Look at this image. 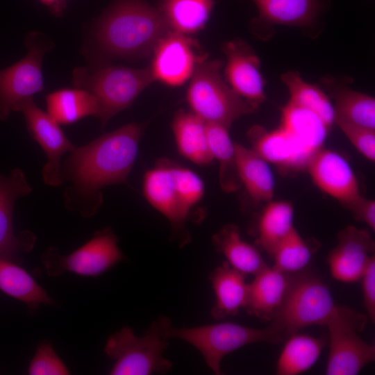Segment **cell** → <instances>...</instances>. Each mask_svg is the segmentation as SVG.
<instances>
[{
	"instance_id": "6",
	"label": "cell",
	"mask_w": 375,
	"mask_h": 375,
	"mask_svg": "<svg viewBox=\"0 0 375 375\" xmlns=\"http://www.w3.org/2000/svg\"><path fill=\"white\" fill-rule=\"evenodd\" d=\"M219 60L204 59L196 67L187 90L191 112L206 123L230 128L242 116L256 110L237 94L223 79Z\"/></svg>"
},
{
	"instance_id": "28",
	"label": "cell",
	"mask_w": 375,
	"mask_h": 375,
	"mask_svg": "<svg viewBox=\"0 0 375 375\" xmlns=\"http://www.w3.org/2000/svg\"><path fill=\"white\" fill-rule=\"evenodd\" d=\"M0 290L24 302L31 310H36L42 303H52L45 290L25 269L2 256H0Z\"/></svg>"
},
{
	"instance_id": "22",
	"label": "cell",
	"mask_w": 375,
	"mask_h": 375,
	"mask_svg": "<svg viewBox=\"0 0 375 375\" xmlns=\"http://www.w3.org/2000/svg\"><path fill=\"white\" fill-rule=\"evenodd\" d=\"M172 131L178 152L198 165L210 164L214 160L210 153L206 122L192 112L179 110L175 115Z\"/></svg>"
},
{
	"instance_id": "5",
	"label": "cell",
	"mask_w": 375,
	"mask_h": 375,
	"mask_svg": "<svg viewBox=\"0 0 375 375\" xmlns=\"http://www.w3.org/2000/svg\"><path fill=\"white\" fill-rule=\"evenodd\" d=\"M153 81H156L150 66H106L97 69L79 67L74 69L72 78L74 87L88 90L97 99V117L102 126L117 113L129 108Z\"/></svg>"
},
{
	"instance_id": "24",
	"label": "cell",
	"mask_w": 375,
	"mask_h": 375,
	"mask_svg": "<svg viewBox=\"0 0 375 375\" xmlns=\"http://www.w3.org/2000/svg\"><path fill=\"white\" fill-rule=\"evenodd\" d=\"M212 242L232 267L246 275L255 276L268 267L258 249L242 238L234 224L223 226L212 236Z\"/></svg>"
},
{
	"instance_id": "8",
	"label": "cell",
	"mask_w": 375,
	"mask_h": 375,
	"mask_svg": "<svg viewBox=\"0 0 375 375\" xmlns=\"http://www.w3.org/2000/svg\"><path fill=\"white\" fill-rule=\"evenodd\" d=\"M335 304L326 284L316 274L301 272L287 300L272 323L286 334L310 325H324Z\"/></svg>"
},
{
	"instance_id": "19",
	"label": "cell",
	"mask_w": 375,
	"mask_h": 375,
	"mask_svg": "<svg viewBox=\"0 0 375 375\" xmlns=\"http://www.w3.org/2000/svg\"><path fill=\"white\" fill-rule=\"evenodd\" d=\"M306 170L318 188L344 205L360 195L351 167L344 158L332 150H318Z\"/></svg>"
},
{
	"instance_id": "11",
	"label": "cell",
	"mask_w": 375,
	"mask_h": 375,
	"mask_svg": "<svg viewBox=\"0 0 375 375\" xmlns=\"http://www.w3.org/2000/svg\"><path fill=\"white\" fill-rule=\"evenodd\" d=\"M150 66L155 81L179 86L192 76L197 65L206 58L197 41L170 30L158 42Z\"/></svg>"
},
{
	"instance_id": "37",
	"label": "cell",
	"mask_w": 375,
	"mask_h": 375,
	"mask_svg": "<svg viewBox=\"0 0 375 375\" xmlns=\"http://www.w3.org/2000/svg\"><path fill=\"white\" fill-rule=\"evenodd\" d=\"M335 122L354 147L366 158L375 160V129H372L340 119Z\"/></svg>"
},
{
	"instance_id": "3",
	"label": "cell",
	"mask_w": 375,
	"mask_h": 375,
	"mask_svg": "<svg viewBox=\"0 0 375 375\" xmlns=\"http://www.w3.org/2000/svg\"><path fill=\"white\" fill-rule=\"evenodd\" d=\"M166 336L168 340L179 339L195 347L216 375L222 374V360L230 353L253 343L279 344L288 338L281 328L272 322L264 328L232 322L183 328H176L171 324L167 328Z\"/></svg>"
},
{
	"instance_id": "33",
	"label": "cell",
	"mask_w": 375,
	"mask_h": 375,
	"mask_svg": "<svg viewBox=\"0 0 375 375\" xmlns=\"http://www.w3.org/2000/svg\"><path fill=\"white\" fill-rule=\"evenodd\" d=\"M210 153L219 164V182L226 192L235 191L240 183L236 169L235 143L231 140L228 128L215 123H206Z\"/></svg>"
},
{
	"instance_id": "21",
	"label": "cell",
	"mask_w": 375,
	"mask_h": 375,
	"mask_svg": "<svg viewBox=\"0 0 375 375\" xmlns=\"http://www.w3.org/2000/svg\"><path fill=\"white\" fill-rule=\"evenodd\" d=\"M215 294L210 315L215 320L237 315L247 301L248 283L246 274L232 267L227 262L215 267L209 274Z\"/></svg>"
},
{
	"instance_id": "12",
	"label": "cell",
	"mask_w": 375,
	"mask_h": 375,
	"mask_svg": "<svg viewBox=\"0 0 375 375\" xmlns=\"http://www.w3.org/2000/svg\"><path fill=\"white\" fill-rule=\"evenodd\" d=\"M16 111L23 114L30 135L46 154L47 161L42 169L44 182L50 186L60 185L63 182L61 158L64 153L72 152L76 147L65 135L59 124L41 110L33 99L22 102Z\"/></svg>"
},
{
	"instance_id": "26",
	"label": "cell",
	"mask_w": 375,
	"mask_h": 375,
	"mask_svg": "<svg viewBox=\"0 0 375 375\" xmlns=\"http://www.w3.org/2000/svg\"><path fill=\"white\" fill-rule=\"evenodd\" d=\"M281 111L283 128L310 150L322 148L330 128L319 116L290 101Z\"/></svg>"
},
{
	"instance_id": "1",
	"label": "cell",
	"mask_w": 375,
	"mask_h": 375,
	"mask_svg": "<svg viewBox=\"0 0 375 375\" xmlns=\"http://www.w3.org/2000/svg\"><path fill=\"white\" fill-rule=\"evenodd\" d=\"M144 127L142 124H126L71 152L61 165L62 181L72 183L65 194L69 210L92 216L102 201L100 190L126 181Z\"/></svg>"
},
{
	"instance_id": "18",
	"label": "cell",
	"mask_w": 375,
	"mask_h": 375,
	"mask_svg": "<svg viewBox=\"0 0 375 375\" xmlns=\"http://www.w3.org/2000/svg\"><path fill=\"white\" fill-rule=\"evenodd\" d=\"M249 137L255 152L285 173L306 169L317 152L304 146L281 126L270 131L253 126Z\"/></svg>"
},
{
	"instance_id": "20",
	"label": "cell",
	"mask_w": 375,
	"mask_h": 375,
	"mask_svg": "<svg viewBox=\"0 0 375 375\" xmlns=\"http://www.w3.org/2000/svg\"><path fill=\"white\" fill-rule=\"evenodd\" d=\"M258 10L255 24L260 28L275 25L310 28L324 8L322 0H251Z\"/></svg>"
},
{
	"instance_id": "27",
	"label": "cell",
	"mask_w": 375,
	"mask_h": 375,
	"mask_svg": "<svg viewBox=\"0 0 375 375\" xmlns=\"http://www.w3.org/2000/svg\"><path fill=\"white\" fill-rule=\"evenodd\" d=\"M326 342L323 337L290 335L279 356L276 365L278 375H297L312 367L317 361Z\"/></svg>"
},
{
	"instance_id": "2",
	"label": "cell",
	"mask_w": 375,
	"mask_h": 375,
	"mask_svg": "<svg viewBox=\"0 0 375 375\" xmlns=\"http://www.w3.org/2000/svg\"><path fill=\"white\" fill-rule=\"evenodd\" d=\"M170 30L158 8L144 0H119L99 18L94 37L110 56L140 57L152 53Z\"/></svg>"
},
{
	"instance_id": "14",
	"label": "cell",
	"mask_w": 375,
	"mask_h": 375,
	"mask_svg": "<svg viewBox=\"0 0 375 375\" xmlns=\"http://www.w3.org/2000/svg\"><path fill=\"white\" fill-rule=\"evenodd\" d=\"M222 50L226 57L225 81L237 94L257 109L266 99L259 57L239 39L226 42Z\"/></svg>"
},
{
	"instance_id": "16",
	"label": "cell",
	"mask_w": 375,
	"mask_h": 375,
	"mask_svg": "<svg viewBox=\"0 0 375 375\" xmlns=\"http://www.w3.org/2000/svg\"><path fill=\"white\" fill-rule=\"evenodd\" d=\"M375 244L367 231L349 226L338 234V244L328 255L327 263L333 278L343 283L360 280Z\"/></svg>"
},
{
	"instance_id": "15",
	"label": "cell",
	"mask_w": 375,
	"mask_h": 375,
	"mask_svg": "<svg viewBox=\"0 0 375 375\" xmlns=\"http://www.w3.org/2000/svg\"><path fill=\"white\" fill-rule=\"evenodd\" d=\"M302 271L288 273L268 266L255 275L253 280L248 283L244 308L247 312L265 322L274 320Z\"/></svg>"
},
{
	"instance_id": "31",
	"label": "cell",
	"mask_w": 375,
	"mask_h": 375,
	"mask_svg": "<svg viewBox=\"0 0 375 375\" xmlns=\"http://www.w3.org/2000/svg\"><path fill=\"white\" fill-rule=\"evenodd\" d=\"M281 79L288 88L290 94L288 101L312 111L329 128L331 127L335 118L334 107L319 87L306 82L297 72L293 70L281 74Z\"/></svg>"
},
{
	"instance_id": "40",
	"label": "cell",
	"mask_w": 375,
	"mask_h": 375,
	"mask_svg": "<svg viewBox=\"0 0 375 375\" xmlns=\"http://www.w3.org/2000/svg\"><path fill=\"white\" fill-rule=\"evenodd\" d=\"M41 3L47 7L55 15L59 16L62 14L66 8L68 0H38Z\"/></svg>"
},
{
	"instance_id": "32",
	"label": "cell",
	"mask_w": 375,
	"mask_h": 375,
	"mask_svg": "<svg viewBox=\"0 0 375 375\" xmlns=\"http://www.w3.org/2000/svg\"><path fill=\"white\" fill-rule=\"evenodd\" d=\"M335 119L375 129V99L347 86L332 87Z\"/></svg>"
},
{
	"instance_id": "13",
	"label": "cell",
	"mask_w": 375,
	"mask_h": 375,
	"mask_svg": "<svg viewBox=\"0 0 375 375\" xmlns=\"http://www.w3.org/2000/svg\"><path fill=\"white\" fill-rule=\"evenodd\" d=\"M173 164L162 160L148 170L143 179V194L147 201L169 222L173 235L183 247L190 240L185 231L189 213L179 197L173 174Z\"/></svg>"
},
{
	"instance_id": "4",
	"label": "cell",
	"mask_w": 375,
	"mask_h": 375,
	"mask_svg": "<svg viewBox=\"0 0 375 375\" xmlns=\"http://www.w3.org/2000/svg\"><path fill=\"white\" fill-rule=\"evenodd\" d=\"M171 320L160 316L154 320L143 336H136L130 327H124L110 335L104 351L114 360L111 375H150L166 373L172 361L163 356L168 348L166 331Z\"/></svg>"
},
{
	"instance_id": "36",
	"label": "cell",
	"mask_w": 375,
	"mask_h": 375,
	"mask_svg": "<svg viewBox=\"0 0 375 375\" xmlns=\"http://www.w3.org/2000/svg\"><path fill=\"white\" fill-rule=\"evenodd\" d=\"M31 375H67L69 372L48 342L40 344L28 369Z\"/></svg>"
},
{
	"instance_id": "34",
	"label": "cell",
	"mask_w": 375,
	"mask_h": 375,
	"mask_svg": "<svg viewBox=\"0 0 375 375\" xmlns=\"http://www.w3.org/2000/svg\"><path fill=\"white\" fill-rule=\"evenodd\" d=\"M312 256L311 247L293 227L277 247L273 267L285 272H299L306 269Z\"/></svg>"
},
{
	"instance_id": "30",
	"label": "cell",
	"mask_w": 375,
	"mask_h": 375,
	"mask_svg": "<svg viewBox=\"0 0 375 375\" xmlns=\"http://www.w3.org/2000/svg\"><path fill=\"white\" fill-rule=\"evenodd\" d=\"M214 0H160L158 8L171 30L188 35L203 28Z\"/></svg>"
},
{
	"instance_id": "25",
	"label": "cell",
	"mask_w": 375,
	"mask_h": 375,
	"mask_svg": "<svg viewBox=\"0 0 375 375\" xmlns=\"http://www.w3.org/2000/svg\"><path fill=\"white\" fill-rule=\"evenodd\" d=\"M47 112L59 124L74 123L88 116L97 117L95 97L79 88H62L46 96Z\"/></svg>"
},
{
	"instance_id": "35",
	"label": "cell",
	"mask_w": 375,
	"mask_h": 375,
	"mask_svg": "<svg viewBox=\"0 0 375 375\" xmlns=\"http://www.w3.org/2000/svg\"><path fill=\"white\" fill-rule=\"evenodd\" d=\"M173 173L181 202L190 213L204 194V184L201 178L191 169L173 164Z\"/></svg>"
},
{
	"instance_id": "10",
	"label": "cell",
	"mask_w": 375,
	"mask_h": 375,
	"mask_svg": "<svg viewBox=\"0 0 375 375\" xmlns=\"http://www.w3.org/2000/svg\"><path fill=\"white\" fill-rule=\"evenodd\" d=\"M37 33L27 36V54L20 60L0 70V120L16 111L24 101L44 90L42 60L47 51Z\"/></svg>"
},
{
	"instance_id": "17",
	"label": "cell",
	"mask_w": 375,
	"mask_h": 375,
	"mask_svg": "<svg viewBox=\"0 0 375 375\" xmlns=\"http://www.w3.org/2000/svg\"><path fill=\"white\" fill-rule=\"evenodd\" d=\"M31 192V188L20 169L0 176V256L12 261L19 253L30 251L35 244L32 233L25 231L16 235L12 226L15 201Z\"/></svg>"
},
{
	"instance_id": "39",
	"label": "cell",
	"mask_w": 375,
	"mask_h": 375,
	"mask_svg": "<svg viewBox=\"0 0 375 375\" xmlns=\"http://www.w3.org/2000/svg\"><path fill=\"white\" fill-rule=\"evenodd\" d=\"M357 221L364 222L373 231H375V201L358 195L344 205Z\"/></svg>"
},
{
	"instance_id": "29",
	"label": "cell",
	"mask_w": 375,
	"mask_h": 375,
	"mask_svg": "<svg viewBox=\"0 0 375 375\" xmlns=\"http://www.w3.org/2000/svg\"><path fill=\"white\" fill-rule=\"evenodd\" d=\"M294 208L285 201H269L258 223L257 243L272 258L283 239L294 227Z\"/></svg>"
},
{
	"instance_id": "9",
	"label": "cell",
	"mask_w": 375,
	"mask_h": 375,
	"mask_svg": "<svg viewBox=\"0 0 375 375\" xmlns=\"http://www.w3.org/2000/svg\"><path fill=\"white\" fill-rule=\"evenodd\" d=\"M117 243L116 235L106 228L96 232L87 243L70 254L62 255L56 249L48 248L42 261L49 276H58L65 272L97 276L124 260Z\"/></svg>"
},
{
	"instance_id": "7",
	"label": "cell",
	"mask_w": 375,
	"mask_h": 375,
	"mask_svg": "<svg viewBox=\"0 0 375 375\" xmlns=\"http://www.w3.org/2000/svg\"><path fill=\"white\" fill-rule=\"evenodd\" d=\"M367 315L345 306L335 305L326 321L329 333L327 375H356L375 359V346L358 335Z\"/></svg>"
},
{
	"instance_id": "23",
	"label": "cell",
	"mask_w": 375,
	"mask_h": 375,
	"mask_svg": "<svg viewBox=\"0 0 375 375\" xmlns=\"http://www.w3.org/2000/svg\"><path fill=\"white\" fill-rule=\"evenodd\" d=\"M235 156L240 183L256 202H269L274 194V178L267 164L252 149L235 143Z\"/></svg>"
},
{
	"instance_id": "38",
	"label": "cell",
	"mask_w": 375,
	"mask_h": 375,
	"mask_svg": "<svg viewBox=\"0 0 375 375\" xmlns=\"http://www.w3.org/2000/svg\"><path fill=\"white\" fill-rule=\"evenodd\" d=\"M363 293V303L368 317L375 322V256L374 255L360 278Z\"/></svg>"
}]
</instances>
